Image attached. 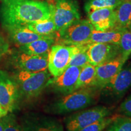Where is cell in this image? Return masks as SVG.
<instances>
[{"mask_svg": "<svg viewBox=\"0 0 131 131\" xmlns=\"http://www.w3.org/2000/svg\"><path fill=\"white\" fill-rule=\"evenodd\" d=\"M9 34L10 38L16 45L21 46L30 43L34 41L42 38H55L57 35H42L37 33L32 32V30L26 27L25 26H9L4 27Z\"/></svg>", "mask_w": 131, "mask_h": 131, "instance_id": "9a60e30c", "label": "cell"}, {"mask_svg": "<svg viewBox=\"0 0 131 131\" xmlns=\"http://www.w3.org/2000/svg\"><path fill=\"white\" fill-rule=\"evenodd\" d=\"M14 60L20 70L32 72L46 70L48 66V56L45 55H31L20 51L15 54Z\"/></svg>", "mask_w": 131, "mask_h": 131, "instance_id": "4fadbf2b", "label": "cell"}, {"mask_svg": "<svg viewBox=\"0 0 131 131\" xmlns=\"http://www.w3.org/2000/svg\"><path fill=\"white\" fill-rule=\"evenodd\" d=\"M88 44L83 45L79 51L75 53L70 58L69 66H76L82 68L89 63V58L86 53Z\"/></svg>", "mask_w": 131, "mask_h": 131, "instance_id": "d4e9b609", "label": "cell"}, {"mask_svg": "<svg viewBox=\"0 0 131 131\" xmlns=\"http://www.w3.org/2000/svg\"><path fill=\"white\" fill-rule=\"evenodd\" d=\"M123 29V28H119L117 26H115L112 29L104 31H99L94 29L89 42H100L118 45Z\"/></svg>", "mask_w": 131, "mask_h": 131, "instance_id": "e0dca14e", "label": "cell"}, {"mask_svg": "<svg viewBox=\"0 0 131 131\" xmlns=\"http://www.w3.org/2000/svg\"><path fill=\"white\" fill-rule=\"evenodd\" d=\"M94 27L89 20L78 19L57 32L58 44L79 46L89 44Z\"/></svg>", "mask_w": 131, "mask_h": 131, "instance_id": "3957f363", "label": "cell"}, {"mask_svg": "<svg viewBox=\"0 0 131 131\" xmlns=\"http://www.w3.org/2000/svg\"><path fill=\"white\" fill-rule=\"evenodd\" d=\"M0 17L4 27L25 26L51 18V7L38 0H1Z\"/></svg>", "mask_w": 131, "mask_h": 131, "instance_id": "6da1fadb", "label": "cell"}, {"mask_svg": "<svg viewBox=\"0 0 131 131\" xmlns=\"http://www.w3.org/2000/svg\"><path fill=\"white\" fill-rule=\"evenodd\" d=\"M127 29H128L129 30H130V31H131V21H130V24H129V26L128 28H127Z\"/></svg>", "mask_w": 131, "mask_h": 131, "instance_id": "1f68e13d", "label": "cell"}, {"mask_svg": "<svg viewBox=\"0 0 131 131\" xmlns=\"http://www.w3.org/2000/svg\"><path fill=\"white\" fill-rule=\"evenodd\" d=\"M51 7V18L56 27L57 32L80 19L77 3L73 0H53L48 3Z\"/></svg>", "mask_w": 131, "mask_h": 131, "instance_id": "5b68a950", "label": "cell"}, {"mask_svg": "<svg viewBox=\"0 0 131 131\" xmlns=\"http://www.w3.org/2000/svg\"><path fill=\"white\" fill-rule=\"evenodd\" d=\"M21 126L23 131H64L63 126L60 121L44 116L26 118Z\"/></svg>", "mask_w": 131, "mask_h": 131, "instance_id": "7c38bea8", "label": "cell"}, {"mask_svg": "<svg viewBox=\"0 0 131 131\" xmlns=\"http://www.w3.org/2000/svg\"><path fill=\"white\" fill-rule=\"evenodd\" d=\"M29 30L42 35H57L55 23L52 18L48 19L38 21L25 25Z\"/></svg>", "mask_w": 131, "mask_h": 131, "instance_id": "44dd1931", "label": "cell"}, {"mask_svg": "<svg viewBox=\"0 0 131 131\" xmlns=\"http://www.w3.org/2000/svg\"><path fill=\"white\" fill-rule=\"evenodd\" d=\"M118 49L119 55L126 62L131 55V31L128 29H124L123 30Z\"/></svg>", "mask_w": 131, "mask_h": 131, "instance_id": "603a6c76", "label": "cell"}, {"mask_svg": "<svg viewBox=\"0 0 131 131\" xmlns=\"http://www.w3.org/2000/svg\"><path fill=\"white\" fill-rule=\"evenodd\" d=\"M96 79V66L89 63L81 69L76 90L95 86Z\"/></svg>", "mask_w": 131, "mask_h": 131, "instance_id": "d6986e66", "label": "cell"}, {"mask_svg": "<svg viewBox=\"0 0 131 131\" xmlns=\"http://www.w3.org/2000/svg\"><path fill=\"white\" fill-rule=\"evenodd\" d=\"M82 46H75L61 44L52 46L48 55L47 69L49 73L53 77L61 75L69 66L72 56L79 51Z\"/></svg>", "mask_w": 131, "mask_h": 131, "instance_id": "8992f818", "label": "cell"}, {"mask_svg": "<svg viewBox=\"0 0 131 131\" xmlns=\"http://www.w3.org/2000/svg\"><path fill=\"white\" fill-rule=\"evenodd\" d=\"M9 50V45L4 38L0 34V59L7 53Z\"/></svg>", "mask_w": 131, "mask_h": 131, "instance_id": "f1b7e54d", "label": "cell"}, {"mask_svg": "<svg viewBox=\"0 0 131 131\" xmlns=\"http://www.w3.org/2000/svg\"><path fill=\"white\" fill-rule=\"evenodd\" d=\"M8 114L7 111H6L5 109L2 107V106L0 104V118L6 116Z\"/></svg>", "mask_w": 131, "mask_h": 131, "instance_id": "f546056e", "label": "cell"}, {"mask_svg": "<svg viewBox=\"0 0 131 131\" xmlns=\"http://www.w3.org/2000/svg\"><path fill=\"white\" fill-rule=\"evenodd\" d=\"M50 74L47 69L36 72L20 70L16 78L18 88L26 97H35L46 86Z\"/></svg>", "mask_w": 131, "mask_h": 131, "instance_id": "277c9868", "label": "cell"}, {"mask_svg": "<svg viewBox=\"0 0 131 131\" xmlns=\"http://www.w3.org/2000/svg\"><path fill=\"white\" fill-rule=\"evenodd\" d=\"M94 92L88 88L76 90L55 101L49 109L54 114L63 115L86 108L92 103Z\"/></svg>", "mask_w": 131, "mask_h": 131, "instance_id": "7a4b0ae2", "label": "cell"}, {"mask_svg": "<svg viewBox=\"0 0 131 131\" xmlns=\"http://www.w3.org/2000/svg\"><path fill=\"white\" fill-rule=\"evenodd\" d=\"M86 53L89 63L97 66L117 57L119 55L118 45L91 42L88 44Z\"/></svg>", "mask_w": 131, "mask_h": 131, "instance_id": "9c48e42d", "label": "cell"}, {"mask_svg": "<svg viewBox=\"0 0 131 131\" xmlns=\"http://www.w3.org/2000/svg\"><path fill=\"white\" fill-rule=\"evenodd\" d=\"M0 131H4L3 124H2V123L1 122V120H0Z\"/></svg>", "mask_w": 131, "mask_h": 131, "instance_id": "4dcf8cb0", "label": "cell"}, {"mask_svg": "<svg viewBox=\"0 0 131 131\" xmlns=\"http://www.w3.org/2000/svg\"><path fill=\"white\" fill-rule=\"evenodd\" d=\"M80 68L76 66H68L64 71L58 76L50 78L47 86H50L53 89L63 95L70 94L76 91V86Z\"/></svg>", "mask_w": 131, "mask_h": 131, "instance_id": "ba28073f", "label": "cell"}, {"mask_svg": "<svg viewBox=\"0 0 131 131\" xmlns=\"http://www.w3.org/2000/svg\"><path fill=\"white\" fill-rule=\"evenodd\" d=\"M131 86V68L122 69L108 84L104 87L117 97H120L126 92Z\"/></svg>", "mask_w": 131, "mask_h": 131, "instance_id": "2e32d148", "label": "cell"}, {"mask_svg": "<svg viewBox=\"0 0 131 131\" xmlns=\"http://www.w3.org/2000/svg\"><path fill=\"white\" fill-rule=\"evenodd\" d=\"M56 38H42L34 41L27 45L19 46V50L24 53L35 55L48 56L52 46L55 42Z\"/></svg>", "mask_w": 131, "mask_h": 131, "instance_id": "ac0fdd59", "label": "cell"}, {"mask_svg": "<svg viewBox=\"0 0 131 131\" xmlns=\"http://www.w3.org/2000/svg\"><path fill=\"white\" fill-rule=\"evenodd\" d=\"M88 15L89 21L96 30H107L116 26V14L114 8L96 9L89 13Z\"/></svg>", "mask_w": 131, "mask_h": 131, "instance_id": "5bb4252c", "label": "cell"}, {"mask_svg": "<svg viewBox=\"0 0 131 131\" xmlns=\"http://www.w3.org/2000/svg\"><path fill=\"white\" fill-rule=\"evenodd\" d=\"M122 1H124V0H122Z\"/></svg>", "mask_w": 131, "mask_h": 131, "instance_id": "d6a6232c", "label": "cell"}, {"mask_svg": "<svg viewBox=\"0 0 131 131\" xmlns=\"http://www.w3.org/2000/svg\"><path fill=\"white\" fill-rule=\"evenodd\" d=\"M116 26L128 28L131 21V0H124L115 10Z\"/></svg>", "mask_w": 131, "mask_h": 131, "instance_id": "ffe728a7", "label": "cell"}, {"mask_svg": "<svg viewBox=\"0 0 131 131\" xmlns=\"http://www.w3.org/2000/svg\"><path fill=\"white\" fill-rule=\"evenodd\" d=\"M18 95L16 81L6 72L0 70V104L8 112L15 109Z\"/></svg>", "mask_w": 131, "mask_h": 131, "instance_id": "30bf717a", "label": "cell"}, {"mask_svg": "<svg viewBox=\"0 0 131 131\" xmlns=\"http://www.w3.org/2000/svg\"><path fill=\"white\" fill-rule=\"evenodd\" d=\"M125 61L118 55L109 60L96 66V79L95 86L104 88L111 80L122 70Z\"/></svg>", "mask_w": 131, "mask_h": 131, "instance_id": "8fae6325", "label": "cell"}, {"mask_svg": "<svg viewBox=\"0 0 131 131\" xmlns=\"http://www.w3.org/2000/svg\"><path fill=\"white\" fill-rule=\"evenodd\" d=\"M110 109L105 106H99L70 115L64 119L67 131H78L80 129L107 117Z\"/></svg>", "mask_w": 131, "mask_h": 131, "instance_id": "52a82bcc", "label": "cell"}, {"mask_svg": "<svg viewBox=\"0 0 131 131\" xmlns=\"http://www.w3.org/2000/svg\"><path fill=\"white\" fill-rule=\"evenodd\" d=\"M115 117L116 116L109 117L107 116V117L103 118L89 124L88 126L80 129L78 131H103V130L106 129L109 124L114 120Z\"/></svg>", "mask_w": 131, "mask_h": 131, "instance_id": "484cf974", "label": "cell"}, {"mask_svg": "<svg viewBox=\"0 0 131 131\" xmlns=\"http://www.w3.org/2000/svg\"><path fill=\"white\" fill-rule=\"evenodd\" d=\"M122 0H88L85 3L84 9L88 14L95 10L103 8H117Z\"/></svg>", "mask_w": 131, "mask_h": 131, "instance_id": "7402d4cb", "label": "cell"}, {"mask_svg": "<svg viewBox=\"0 0 131 131\" xmlns=\"http://www.w3.org/2000/svg\"><path fill=\"white\" fill-rule=\"evenodd\" d=\"M4 131H23L20 124L18 123L15 117L13 114H7L0 118Z\"/></svg>", "mask_w": 131, "mask_h": 131, "instance_id": "4316f807", "label": "cell"}, {"mask_svg": "<svg viewBox=\"0 0 131 131\" xmlns=\"http://www.w3.org/2000/svg\"><path fill=\"white\" fill-rule=\"evenodd\" d=\"M106 131H131V118L116 116Z\"/></svg>", "mask_w": 131, "mask_h": 131, "instance_id": "cb8c5ba5", "label": "cell"}, {"mask_svg": "<svg viewBox=\"0 0 131 131\" xmlns=\"http://www.w3.org/2000/svg\"><path fill=\"white\" fill-rule=\"evenodd\" d=\"M120 111L126 117L131 118V94L122 103Z\"/></svg>", "mask_w": 131, "mask_h": 131, "instance_id": "83f0119b", "label": "cell"}]
</instances>
